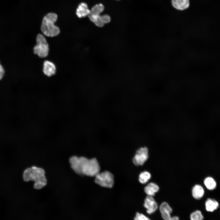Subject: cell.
<instances>
[{
	"label": "cell",
	"instance_id": "1",
	"mask_svg": "<svg viewBox=\"0 0 220 220\" xmlns=\"http://www.w3.org/2000/svg\"><path fill=\"white\" fill-rule=\"evenodd\" d=\"M69 160L71 168L78 174L93 177L100 172V166L95 158L88 159L83 156H73Z\"/></svg>",
	"mask_w": 220,
	"mask_h": 220
},
{
	"label": "cell",
	"instance_id": "2",
	"mask_svg": "<svg viewBox=\"0 0 220 220\" xmlns=\"http://www.w3.org/2000/svg\"><path fill=\"white\" fill-rule=\"evenodd\" d=\"M44 170L40 167L33 166L26 169L24 171L23 177L24 180L26 182L30 181L34 182L33 187L36 189H40L47 183Z\"/></svg>",
	"mask_w": 220,
	"mask_h": 220
},
{
	"label": "cell",
	"instance_id": "3",
	"mask_svg": "<svg viewBox=\"0 0 220 220\" xmlns=\"http://www.w3.org/2000/svg\"><path fill=\"white\" fill-rule=\"evenodd\" d=\"M57 19V14L50 13L45 15L42 19L41 29L45 35L50 37L58 35L60 30L59 27L55 25Z\"/></svg>",
	"mask_w": 220,
	"mask_h": 220
},
{
	"label": "cell",
	"instance_id": "4",
	"mask_svg": "<svg viewBox=\"0 0 220 220\" xmlns=\"http://www.w3.org/2000/svg\"><path fill=\"white\" fill-rule=\"evenodd\" d=\"M36 45L33 48V52L40 58L46 57L49 54V46L43 35L39 34L36 38Z\"/></svg>",
	"mask_w": 220,
	"mask_h": 220
},
{
	"label": "cell",
	"instance_id": "5",
	"mask_svg": "<svg viewBox=\"0 0 220 220\" xmlns=\"http://www.w3.org/2000/svg\"><path fill=\"white\" fill-rule=\"evenodd\" d=\"M95 182L102 187L111 188L114 185L113 175L109 171L99 172L95 175Z\"/></svg>",
	"mask_w": 220,
	"mask_h": 220
},
{
	"label": "cell",
	"instance_id": "6",
	"mask_svg": "<svg viewBox=\"0 0 220 220\" xmlns=\"http://www.w3.org/2000/svg\"><path fill=\"white\" fill-rule=\"evenodd\" d=\"M148 150L146 147L138 149L133 159V162L136 166L142 165L148 158Z\"/></svg>",
	"mask_w": 220,
	"mask_h": 220
},
{
	"label": "cell",
	"instance_id": "7",
	"mask_svg": "<svg viewBox=\"0 0 220 220\" xmlns=\"http://www.w3.org/2000/svg\"><path fill=\"white\" fill-rule=\"evenodd\" d=\"M160 210L163 218L164 220H179L178 216H171L170 214L173 210L166 202L162 203L160 206Z\"/></svg>",
	"mask_w": 220,
	"mask_h": 220
},
{
	"label": "cell",
	"instance_id": "8",
	"mask_svg": "<svg viewBox=\"0 0 220 220\" xmlns=\"http://www.w3.org/2000/svg\"><path fill=\"white\" fill-rule=\"evenodd\" d=\"M144 206L146 209V212L149 214L154 213L158 208L157 204L153 196H149L145 198Z\"/></svg>",
	"mask_w": 220,
	"mask_h": 220
},
{
	"label": "cell",
	"instance_id": "9",
	"mask_svg": "<svg viewBox=\"0 0 220 220\" xmlns=\"http://www.w3.org/2000/svg\"><path fill=\"white\" fill-rule=\"evenodd\" d=\"M43 72L44 74L47 76H51L56 73L55 65L51 61H45L43 64Z\"/></svg>",
	"mask_w": 220,
	"mask_h": 220
},
{
	"label": "cell",
	"instance_id": "10",
	"mask_svg": "<svg viewBox=\"0 0 220 220\" xmlns=\"http://www.w3.org/2000/svg\"><path fill=\"white\" fill-rule=\"evenodd\" d=\"M171 4L175 9L183 11L188 9L190 6L189 0H171Z\"/></svg>",
	"mask_w": 220,
	"mask_h": 220
},
{
	"label": "cell",
	"instance_id": "11",
	"mask_svg": "<svg viewBox=\"0 0 220 220\" xmlns=\"http://www.w3.org/2000/svg\"><path fill=\"white\" fill-rule=\"evenodd\" d=\"M90 12V10L88 9L87 4L82 2L81 3L77 9L76 14L77 16L80 18L88 16Z\"/></svg>",
	"mask_w": 220,
	"mask_h": 220
},
{
	"label": "cell",
	"instance_id": "12",
	"mask_svg": "<svg viewBox=\"0 0 220 220\" xmlns=\"http://www.w3.org/2000/svg\"><path fill=\"white\" fill-rule=\"evenodd\" d=\"M104 9V7L102 4L100 3L94 6L90 10V13L88 16L90 20L100 15V13Z\"/></svg>",
	"mask_w": 220,
	"mask_h": 220
},
{
	"label": "cell",
	"instance_id": "13",
	"mask_svg": "<svg viewBox=\"0 0 220 220\" xmlns=\"http://www.w3.org/2000/svg\"><path fill=\"white\" fill-rule=\"evenodd\" d=\"M159 190V187L156 183L150 182L144 188V191L148 196H154L156 193Z\"/></svg>",
	"mask_w": 220,
	"mask_h": 220
},
{
	"label": "cell",
	"instance_id": "14",
	"mask_svg": "<svg viewBox=\"0 0 220 220\" xmlns=\"http://www.w3.org/2000/svg\"><path fill=\"white\" fill-rule=\"evenodd\" d=\"M204 194V190L202 187L199 185H196L193 188L192 195L193 197L197 200L201 198Z\"/></svg>",
	"mask_w": 220,
	"mask_h": 220
},
{
	"label": "cell",
	"instance_id": "15",
	"mask_svg": "<svg viewBox=\"0 0 220 220\" xmlns=\"http://www.w3.org/2000/svg\"><path fill=\"white\" fill-rule=\"evenodd\" d=\"M205 205L207 211L212 212L218 208L219 204L215 200L208 198L205 202Z\"/></svg>",
	"mask_w": 220,
	"mask_h": 220
},
{
	"label": "cell",
	"instance_id": "16",
	"mask_svg": "<svg viewBox=\"0 0 220 220\" xmlns=\"http://www.w3.org/2000/svg\"><path fill=\"white\" fill-rule=\"evenodd\" d=\"M204 182L207 188L209 190H213L216 187V182L211 177H207L204 180Z\"/></svg>",
	"mask_w": 220,
	"mask_h": 220
},
{
	"label": "cell",
	"instance_id": "17",
	"mask_svg": "<svg viewBox=\"0 0 220 220\" xmlns=\"http://www.w3.org/2000/svg\"><path fill=\"white\" fill-rule=\"evenodd\" d=\"M151 178V174L147 171H144L141 173L139 175V181L142 184L147 183Z\"/></svg>",
	"mask_w": 220,
	"mask_h": 220
},
{
	"label": "cell",
	"instance_id": "18",
	"mask_svg": "<svg viewBox=\"0 0 220 220\" xmlns=\"http://www.w3.org/2000/svg\"><path fill=\"white\" fill-rule=\"evenodd\" d=\"M190 218L191 220H203L204 216L200 211L196 210L191 214Z\"/></svg>",
	"mask_w": 220,
	"mask_h": 220
},
{
	"label": "cell",
	"instance_id": "19",
	"mask_svg": "<svg viewBox=\"0 0 220 220\" xmlns=\"http://www.w3.org/2000/svg\"><path fill=\"white\" fill-rule=\"evenodd\" d=\"M134 220H151L144 215L137 212L134 218Z\"/></svg>",
	"mask_w": 220,
	"mask_h": 220
},
{
	"label": "cell",
	"instance_id": "20",
	"mask_svg": "<svg viewBox=\"0 0 220 220\" xmlns=\"http://www.w3.org/2000/svg\"><path fill=\"white\" fill-rule=\"evenodd\" d=\"M5 73V71L2 66L0 64V80L3 78Z\"/></svg>",
	"mask_w": 220,
	"mask_h": 220
}]
</instances>
